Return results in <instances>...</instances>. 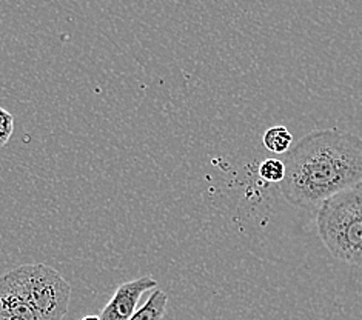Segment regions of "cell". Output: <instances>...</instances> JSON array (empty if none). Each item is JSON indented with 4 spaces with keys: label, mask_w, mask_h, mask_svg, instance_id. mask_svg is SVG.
<instances>
[{
    "label": "cell",
    "mask_w": 362,
    "mask_h": 320,
    "mask_svg": "<svg viewBox=\"0 0 362 320\" xmlns=\"http://www.w3.org/2000/svg\"><path fill=\"white\" fill-rule=\"evenodd\" d=\"M279 184L293 206H319L344 189L362 185V139L339 128L315 129L284 154Z\"/></svg>",
    "instance_id": "6da1fadb"
},
{
    "label": "cell",
    "mask_w": 362,
    "mask_h": 320,
    "mask_svg": "<svg viewBox=\"0 0 362 320\" xmlns=\"http://www.w3.org/2000/svg\"><path fill=\"white\" fill-rule=\"evenodd\" d=\"M316 228L334 259L362 266V185L344 189L319 205Z\"/></svg>",
    "instance_id": "7a4b0ae2"
},
{
    "label": "cell",
    "mask_w": 362,
    "mask_h": 320,
    "mask_svg": "<svg viewBox=\"0 0 362 320\" xmlns=\"http://www.w3.org/2000/svg\"><path fill=\"white\" fill-rule=\"evenodd\" d=\"M21 271L25 292L40 320H62L70 308L71 285L44 263L22 265Z\"/></svg>",
    "instance_id": "3957f363"
},
{
    "label": "cell",
    "mask_w": 362,
    "mask_h": 320,
    "mask_svg": "<svg viewBox=\"0 0 362 320\" xmlns=\"http://www.w3.org/2000/svg\"><path fill=\"white\" fill-rule=\"evenodd\" d=\"M0 320H40L25 292L21 266L0 278Z\"/></svg>",
    "instance_id": "277c9868"
},
{
    "label": "cell",
    "mask_w": 362,
    "mask_h": 320,
    "mask_svg": "<svg viewBox=\"0 0 362 320\" xmlns=\"http://www.w3.org/2000/svg\"><path fill=\"white\" fill-rule=\"evenodd\" d=\"M158 287V280L144 275L132 282L122 283L100 311V320H130L137 311V304L146 291Z\"/></svg>",
    "instance_id": "5b68a950"
},
{
    "label": "cell",
    "mask_w": 362,
    "mask_h": 320,
    "mask_svg": "<svg viewBox=\"0 0 362 320\" xmlns=\"http://www.w3.org/2000/svg\"><path fill=\"white\" fill-rule=\"evenodd\" d=\"M168 296L165 291L154 290L145 304L137 308L130 320H163L167 313Z\"/></svg>",
    "instance_id": "8992f818"
},
{
    "label": "cell",
    "mask_w": 362,
    "mask_h": 320,
    "mask_svg": "<svg viewBox=\"0 0 362 320\" xmlns=\"http://www.w3.org/2000/svg\"><path fill=\"white\" fill-rule=\"evenodd\" d=\"M262 143L267 150L274 154H286L293 143V134L286 126H272L262 137Z\"/></svg>",
    "instance_id": "52a82bcc"
},
{
    "label": "cell",
    "mask_w": 362,
    "mask_h": 320,
    "mask_svg": "<svg viewBox=\"0 0 362 320\" xmlns=\"http://www.w3.org/2000/svg\"><path fill=\"white\" fill-rule=\"evenodd\" d=\"M259 176L270 184H281L286 177V165L282 159H265L259 163Z\"/></svg>",
    "instance_id": "ba28073f"
},
{
    "label": "cell",
    "mask_w": 362,
    "mask_h": 320,
    "mask_svg": "<svg viewBox=\"0 0 362 320\" xmlns=\"http://www.w3.org/2000/svg\"><path fill=\"white\" fill-rule=\"evenodd\" d=\"M14 131V117L11 112L0 108V148L10 142Z\"/></svg>",
    "instance_id": "9c48e42d"
},
{
    "label": "cell",
    "mask_w": 362,
    "mask_h": 320,
    "mask_svg": "<svg viewBox=\"0 0 362 320\" xmlns=\"http://www.w3.org/2000/svg\"><path fill=\"white\" fill-rule=\"evenodd\" d=\"M81 320H100V317L99 316H85Z\"/></svg>",
    "instance_id": "30bf717a"
}]
</instances>
